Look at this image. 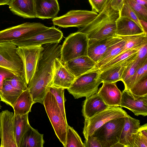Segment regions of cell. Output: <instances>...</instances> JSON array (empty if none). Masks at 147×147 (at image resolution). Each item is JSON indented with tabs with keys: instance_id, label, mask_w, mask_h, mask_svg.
<instances>
[{
	"instance_id": "obj_1",
	"label": "cell",
	"mask_w": 147,
	"mask_h": 147,
	"mask_svg": "<svg viewBox=\"0 0 147 147\" xmlns=\"http://www.w3.org/2000/svg\"><path fill=\"white\" fill-rule=\"evenodd\" d=\"M61 45L59 43L47 44L43 46L35 74L28 85L34 103L43 104L52 86L54 60L61 57Z\"/></svg>"
},
{
	"instance_id": "obj_2",
	"label": "cell",
	"mask_w": 147,
	"mask_h": 147,
	"mask_svg": "<svg viewBox=\"0 0 147 147\" xmlns=\"http://www.w3.org/2000/svg\"><path fill=\"white\" fill-rule=\"evenodd\" d=\"M111 0H107L101 11L89 24L80 28L78 31L86 34L88 39H101L115 35L116 21L119 11L113 9Z\"/></svg>"
},
{
	"instance_id": "obj_3",
	"label": "cell",
	"mask_w": 147,
	"mask_h": 147,
	"mask_svg": "<svg viewBox=\"0 0 147 147\" xmlns=\"http://www.w3.org/2000/svg\"><path fill=\"white\" fill-rule=\"evenodd\" d=\"M43 105L56 136L65 147L68 125L55 97L49 91L47 94Z\"/></svg>"
},
{
	"instance_id": "obj_4",
	"label": "cell",
	"mask_w": 147,
	"mask_h": 147,
	"mask_svg": "<svg viewBox=\"0 0 147 147\" xmlns=\"http://www.w3.org/2000/svg\"><path fill=\"white\" fill-rule=\"evenodd\" d=\"M88 40L87 35L80 32L70 34L61 46V60L65 63L78 57L87 55Z\"/></svg>"
},
{
	"instance_id": "obj_5",
	"label": "cell",
	"mask_w": 147,
	"mask_h": 147,
	"mask_svg": "<svg viewBox=\"0 0 147 147\" xmlns=\"http://www.w3.org/2000/svg\"><path fill=\"white\" fill-rule=\"evenodd\" d=\"M100 72L95 68L76 78L71 86L67 89L76 99L88 97L97 93L102 83L99 78Z\"/></svg>"
},
{
	"instance_id": "obj_6",
	"label": "cell",
	"mask_w": 147,
	"mask_h": 147,
	"mask_svg": "<svg viewBox=\"0 0 147 147\" xmlns=\"http://www.w3.org/2000/svg\"><path fill=\"white\" fill-rule=\"evenodd\" d=\"M125 117L111 119L95 131L92 136L99 140L102 147H112L119 142L125 122Z\"/></svg>"
},
{
	"instance_id": "obj_7",
	"label": "cell",
	"mask_w": 147,
	"mask_h": 147,
	"mask_svg": "<svg viewBox=\"0 0 147 147\" xmlns=\"http://www.w3.org/2000/svg\"><path fill=\"white\" fill-rule=\"evenodd\" d=\"M127 115L119 107H109L89 119H85L83 134L85 140L106 123L114 119L125 117Z\"/></svg>"
},
{
	"instance_id": "obj_8",
	"label": "cell",
	"mask_w": 147,
	"mask_h": 147,
	"mask_svg": "<svg viewBox=\"0 0 147 147\" xmlns=\"http://www.w3.org/2000/svg\"><path fill=\"white\" fill-rule=\"evenodd\" d=\"M40 23L26 22L0 31V42L31 36L49 28Z\"/></svg>"
},
{
	"instance_id": "obj_9",
	"label": "cell",
	"mask_w": 147,
	"mask_h": 147,
	"mask_svg": "<svg viewBox=\"0 0 147 147\" xmlns=\"http://www.w3.org/2000/svg\"><path fill=\"white\" fill-rule=\"evenodd\" d=\"M98 14L92 11L71 10L63 16L53 18L52 21L54 25L59 27L80 28L89 24Z\"/></svg>"
},
{
	"instance_id": "obj_10",
	"label": "cell",
	"mask_w": 147,
	"mask_h": 147,
	"mask_svg": "<svg viewBox=\"0 0 147 147\" xmlns=\"http://www.w3.org/2000/svg\"><path fill=\"white\" fill-rule=\"evenodd\" d=\"M42 45L17 47L16 52L23 65L24 76L28 85L33 77L41 52Z\"/></svg>"
},
{
	"instance_id": "obj_11",
	"label": "cell",
	"mask_w": 147,
	"mask_h": 147,
	"mask_svg": "<svg viewBox=\"0 0 147 147\" xmlns=\"http://www.w3.org/2000/svg\"><path fill=\"white\" fill-rule=\"evenodd\" d=\"M17 47L11 41L0 42V67L16 75H24L22 61L16 52Z\"/></svg>"
},
{
	"instance_id": "obj_12",
	"label": "cell",
	"mask_w": 147,
	"mask_h": 147,
	"mask_svg": "<svg viewBox=\"0 0 147 147\" xmlns=\"http://www.w3.org/2000/svg\"><path fill=\"white\" fill-rule=\"evenodd\" d=\"M63 36L61 31L53 26L31 36L11 42L17 47L42 45L47 44L59 43Z\"/></svg>"
},
{
	"instance_id": "obj_13",
	"label": "cell",
	"mask_w": 147,
	"mask_h": 147,
	"mask_svg": "<svg viewBox=\"0 0 147 147\" xmlns=\"http://www.w3.org/2000/svg\"><path fill=\"white\" fill-rule=\"evenodd\" d=\"M13 115L12 112L7 110L0 113V147H17L13 128Z\"/></svg>"
},
{
	"instance_id": "obj_14",
	"label": "cell",
	"mask_w": 147,
	"mask_h": 147,
	"mask_svg": "<svg viewBox=\"0 0 147 147\" xmlns=\"http://www.w3.org/2000/svg\"><path fill=\"white\" fill-rule=\"evenodd\" d=\"M119 107L131 111L135 115H147V95L142 96L134 95L130 91L124 89L122 92Z\"/></svg>"
},
{
	"instance_id": "obj_15",
	"label": "cell",
	"mask_w": 147,
	"mask_h": 147,
	"mask_svg": "<svg viewBox=\"0 0 147 147\" xmlns=\"http://www.w3.org/2000/svg\"><path fill=\"white\" fill-rule=\"evenodd\" d=\"M76 78L65 66L60 57L55 59L52 86L67 89L71 86Z\"/></svg>"
},
{
	"instance_id": "obj_16",
	"label": "cell",
	"mask_w": 147,
	"mask_h": 147,
	"mask_svg": "<svg viewBox=\"0 0 147 147\" xmlns=\"http://www.w3.org/2000/svg\"><path fill=\"white\" fill-rule=\"evenodd\" d=\"M122 40L117 36L101 39H89L87 55L97 63L109 47Z\"/></svg>"
},
{
	"instance_id": "obj_17",
	"label": "cell",
	"mask_w": 147,
	"mask_h": 147,
	"mask_svg": "<svg viewBox=\"0 0 147 147\" xmlns=\"http://www.w3.org/2000/svg\"><path fill=\"white\" fill-rule=\"evenodd\" d=\"M97 93L105 104L109 107H119L122 92L118 88L116 82H103Z\"/></svg>"
},
{
	"instance_id": "obj_18",
	"label": "cell",
	"mask_w": 147,
	"mask_h": 147,
	"mask_svg": "<svg viewBox=\"0 0 147 147\" xmlns=\"http://www.w3.org/2000/svg\"><path fill=\"white\" fill-rule=\"evenodd\" d=\"M96 63L88 55L82 56L64 63L76 78L95 68Z\"/></svg>"
},
{
	"instance_id": "obj_19",
	"label": "cell",
	"mask_w": 147,
	"mask_h": 147,
	"mask_svg": "<svg viewBox=\"0 0 147 147\" xmlns=\"http://www.w3.org/2000/svg\"><path fill=\"white\" fill-rule=\"evenodd\" d=\"M36 18L42 20L56 17L59 11L57 0H34Z\"/></svg>"
},
{
	"instance_id": "obj_20",
	"label": "cell",
	"mask_w": 147,
	"mask_h": 147,
	"mask_svg": "<svg viewBox=\"0 0 147 147\" xmlns=\"http://www.w3.org/2000/svg\"><path fill=\"white\" fill-rule=\"evenodd\" d=\"M86 98L82 109L85 119H89L109 107L105 104L97 93Z\"/></svg>"
},
{
	"instance_id": "obj_21",
	"label": "cell",
	"mask_w": 147,
	"mask_h": 147,
	"mask_svg": "<svg viewBox=\"0 0 147 147\" xmlns=\"http://www.w3.org/2000/svg\"><path fill=\"white\" fill-rule=\"evenodd\" d=\"M8 5L16 15L24 18H36L34 0H10Z\"/></svg>"
},
{
	"instance_id": "obj_22",
	"label": "cell",
	"mask_w": 147,
	"mask_h": 147,
	"mask_svg": "<svg viewBox=\"0 0 147 147\" xmlns=\"http://www.w3.org/2000/svg\"><path fill=\"white\" fill-rule=\"evenodd\" d=\"M139 120L128 115L125 117V122L119 142L125 147H133L132 135L136 133L141 126Z\"/></svg>"
},
{
	"instance_id": "obj_23",
	"label": "cell",
	"mask_w": 147,
	"mask_h": 147,
	"mask_svg": "<svg viewBox=\"0 0 147 147\" xmlns=\"http://www.w3.org/2000/svg\"><path fill=\"white\" fill-rule=\"evenodd\" d=\"M144 33L143 30L135 22L127 17L119 16L116 21V36H129Z\"/></svg>"
},
{
	"instance_id": "obj_24",
	"label": "cell",
	"mask_w": 147,
	"mask_h": 147,
	"mask_svg": "<svg viewBox=\"0 0 147 147\" xmlns=\"http://www.w3.org/2000/svg\"><path fill=\"white\" fill-rule=\"evenodd\" d=\"M28 115V113L22 115L14 114L13 123L14 136L17 147H20L23 137L30 126Z\"/></svg>"
},
{
	"instance_id": "obj_25",
	"label": "cell",
	"mask_w": 147,
	"mask_h": 147,
	"mask_svg": "<svg viewBox=\"0 0 147 147\" xmlns=\"http://www.w3.org/2000/svg\"><path fill=\"white\" fill-rule=\"evenodd\" d=\"M34 103L28 88L21 93L15 102L12 107L14 114L22 115L29 113L31 112L32 107Z\"/></svg>"
},
{
	"instance_id": "obj_26",
	"label": "cell",
	"mask_w": 147,
	"mask_h": 147,
	"mask_svg": "<svg viewBox=\"0 0 147 147\" xmlns=\"http://www.w3.org/2000/svg\"><path fill=\"white\" fill-rule=\"evenodd\" d=\"M43 135L30 126L22 138L20 147H43Z\"/></svg>"
},
{
	"instance_id": "obj_27",
	"label": "cell",
	"mask_w": 147,
	"mask_h": 147,
	"mask_svg": "<svg viewBox=\"0 0 147 147\" xmlns=\"http://www.w3.org/2000/svg\"><path fill=\"white\" fill-rule=\"evenodd\" d=\"M22 92L13 87L8 79H6L3 82L2 90L0 91L1 101L12 107Z\"/></svg>"
},
{
	"instance_id": "obj_28",
	"label": "cell",
	"mask_w": 147,
	"mask_h": 147,
	"mask_svg": "<svg viewBox=\"0 0 147 147\" xmlns=\"http://www.w3.org/2000/svg\"><path fill=\"white\" fill-rule=\"evenodd\" d=\"M126 66L121 65L113 67L100 72L99 78L103 82H117L122 81L121 77Z\"/></svg>"
},
{
	"instance_id": "obj_29",
	"label": "cell",
	"mask_w": 147,
	"mask_h": 147,
	"mask_svg": "<svg viewBox=\"0 0 147 147\" xmlns=\"http://www.w3.org/2000/svg\"><path fill=\"white\" fill-rule=\"evenodd\" d=\"M118 36L124 40L125 42L121 53L130 49H139L142 46L147 43V34L145 33Z\"/></svg>"
},
{
	"instance_id": "obj_30",
	"label": "cell",
	"mask_w": 147,
	"mask_h": 147,
	"mask_svg": "<svg viewBox=\"0 0 147 147\" xmlns=\"http://www.w3.org/2000/svg\"><path fill=\"white\" fill-rule=\"evenodd\" d=\"M125 42L122 40L109 47L98 61L96 63L95 69H98L115 57L120 54Z\"/></svg>"
},
{
	"instance_id": "obj_31",
	"label": "cell",
	"mask_w": 147,
	"mask_h": 147,
	"mask_svg": "<svg viewBox=\"0 0 147 147\" xmlns=\"http://www.w3.org/2000/svg\"><path fill=\"white\" fill-rule=\"evenodd\" d=\"M147 76V60L137 69L133 75L124 84L125 89L129 90L145 77Z\"/></svg>"
},
{
	"instance_id": "obj_32",
	"label": "cell",
	"mask_w": 147,
	"mask_h": 147,
	"mask_svg": "<svg viewBox=\"0 0 147 147\" xmlns=\"http://www.w3.org/2000/svg\"><path fill=\"white\" fill-rule=\"evenodd\" d=\"M65 147H85L84 143L77 133L68 125Z\"/></svg>"
},
{
	"instance_id": "obj_33",
	"label": "cell",
	"mask_w": 147,
	"mask_h": 147,
	"mask_svg": "<svg viewBox=\"0 0 147 147\" xmlns=\"http://www.w3.org/2000/svg\"><path fill=\"white\" fill-rule=\"evenodd\" d=\"M139 49L128 50L115 57L108 62L98 69L100 72L105 70L111 66L125 60L137 52Z\"/></svg>"
},
{
	"instance_id": "obj_34",
	"label": "cell",
	"mask_w": 147,
	"mask_h": 147,
	"mask_svg": "<svg viewBox=\"0 0 147 147\" xmlns=\"http://www.w3.org/2000/svg\"><path fill=\"white\" fill-rule=\"evenodd\" d=\"M146 60H147L143 61L136 57L134 60L125 67L121 77L122 81L123 84L133 75Z\"/></svg>"
},
{
	"instance_id": "obj_35",
	"label": "cell",
	"mask_w": 147,
	"mask_h": 147,
	"mask_svg": "<svg viewBox=\"0 0 147 147\" xmlns=\"http://www.w3.org/2000/svg\"><path fill=\"white\" fill-rule=\"evenodd\" d=\"M64 90L63 88L51 86L49 91L55 97L64 119L67 120L64 105Z\"/></svg>"
},
{
	"instance_id": "obj_36",
	"label": "cell",
	"mask_w": 147,
	"mask_h": 147,
	"mask_svg": "<svg viewBox=\"0 0 147 147\" xmlns=\"http://www.w3.org/2000/svg\"><path fill=\"white\" fill-rule=\"evenodd\" d=\"M124 3L129 6L137 15L138 18L147 20V7L132 0H124Z\"/></svg>"
},
{
	"instance_id": "obj_37",
	"label": "cell",
	"mask_w": 147,
	"mask_h": 147,
	"mask_svg": "<svg viewBox=\"0 0 147 147\" xmlns=\"http://www.w3.org/2000/svg\"><path fill=\"white\" fill-rule=\"evenodd\" d=\"M134 96H142L147 95V76L139 81L129 90Z\"/></svg>"
},
{
	"instance_id": "obj_38",
	"label": "cell",
	"mask_w": 147,
	"mask_h": 147,
	"mask_svg": "<svg viewBox=\"0 0 147 147\" xmlns=\"http://www.w3.org/2000/svg\"><path fill=\"white\" fill-rule=\"evenodd\" d=\"M8 79L11 85L15 88L22 91L28 89V84L24 74H15L12 78Z\"/></svg>"
},
{
	"instance_id": "obj_39",
	"label": "cell",
	"mask_w": 147,
	"mask_h": 147,
	"mask_svg": "<svg viewBox=\"0 0 147 147\" xmlns=\"http://www.w3.org/2000/svg\"><path fill=\"white\" fill-rule=\"evenodd\" d=\"M119 16L127 17L132 20L142 29L137 15L127 4L124 3L121 10L119 11Z\"/></svg>"
},
{
	"instance_id": "obj_40",
	"label": "cell",
	"mask_w": 147,
	"mask_h": 147,
	"mask_svg": "<svg viewBox=\"0 0 147 147\" xmlns=\"http://www.w3.org/2000/svg\"><path fill=\"white\" fill-rule=\"evenodd\" d=\"M133 147H147V137L139 131L132 135Z\"/></svg>"
},
{
	"instance_id": "obj_41",
	"label": "cell",
	"mask_w": 147,
	"mask_h": 147,
	"mask_svg": "<svg viewBox=\"0 0 147 147\" xmlns=\"http://www.w3.org/2000/svg\"><path fill=\"white\" fill-rule=\"evenodd\" d=\"M15 74L12 71L0 67V91L2 90L4 81L12 78Z\"/></svg>"
},
{
	"instance_id": "obj_42",
	"label": "cell",
	"mask_w": 147,
	"mask_h": 147,
	"mask_svg": "<svg viewBox=\"0 0 147 147\" xmlns=\"http://www.w3.org/2000/svg\"><path fill=\"white\" fill-rule=\"evenodd\" d=\"M92 7V11L99 13L102 10L107 0H88Z\"/></svg>"
},
{
	"instance_id": "obj_43",
	"label": "cell",
	"mask_w": 147,
	"mask_h": 147,
	"mask_svg": "<svg viewBox=\"0 0 147 147\" xmlns=\"http://www.w3.org/2000/svg\"><path fill=\"white\" fill-rule=\"evenodd\" d=\"M84 144L85 147H102L99 140L92 135L85 140Z\"/></svg>"
},
{
	"instance_id": "obj_44",
	"label": "cell",
	"mask_w": 147,
	"mask_h": 147,
	"mask_svg": "<svg viewBox=\"0 0 147 147\" xmlns=\"http://www.w3.org/2000/svg\"><path fill=\"white\" fill-rule=\"evenodd\" d=\"M137 57L143 61L147 60V43L144 45L139 49Z\"/></svg>"
},
{
	"instance_id": "obj_45",
	"label": "cell",
	"mask_w": 147,
	"mask_h": 147,
	"mask_svg": "<svg viewBox=\"0 0 147 147\" xmlns=\"http://www.w3.org/2000/svg\"><path fill=\"white\" fill-rule=\"evenodd\" d=\"M124 0H111L110 5L114 10L120 11L124 4Z\"/></svg>"
},
{
	"instance_id": "obj_46",
	"label": "cell",
	"mask_w": 147,
	"mask_h": 147,
	"mask_svg": "<svg viewBox=\"0 0 147 147\" xmlns=\"http://www.w3.org/2000/svg\"><path fill=\"white\" fill-rule=\"evenodd\" d=\"M138 19L143 30L147 34V20L141 18Z\"/></svg>"
},
{
	"instance_id": "obj_47",
	"label": "cell",
	"mask_w": 147,
	"mask_h": 147,
	"mask_svg": "<svg viewBox=\"0 0 147 147\" xmlns=\"http://www.w3.org/2000/svg\"><path fill=\"white\" fill-rule=\"evenodd\" d=\"M139 131L142 134L147 137V123L140 126L139 128Z\"/></svg>"
},
{
	"instance_id": "obj_48",
	"label": "cell",
	"mask_w": 147,
	"mask_h": 147,
	"mask_svg": "<svg viewBox=\"0 0 147 147\" xmlns=\"http://www.w3.org/2000/svg\"><path fill=\"white\" fill-rule=\"evenodd\" d=\"M134 1L147 7V0H132Z\"/></svg>"
},
{
	"instance_id": "obj_49",
	"label": "cell",
	"mask_w": 147,
	"mask_h": 147,
	"mask_svg": "<svg viewBox=\"0 0 147 147\" xmlns=\"http://www.w3.org/2000/svg\"><path fill=\"white\" fill-rule=\"evenodd\" d=\"M112 147H125V146L120 143L119 142H118L113 145Z\"/></svg>"
},
{
	"instance_id": "obj_50",
	"label": "cell",
	"mask_w": 147,
	"mask_h": 147,
	"mask_svg": "<svg viewBox=\"0 0 147 147\" xmlns=\"http://www.w3.org/2000/svg\"><path fill=\"white\" fill-rule=\"evenodd\" d=\"M10 0H0V5H8Z\"/></svg>"
},
{
	"instance_id": "obj_51",
	"label": "cell",
	"mask_w": 147,
	"mask_h": 147,
	"mask_svg": "<svg viewBox=\"0 0 147 147\" xmlns=\"http://www.w3.org/2000/svg\"><path fill=\"white\" fill-rule=\"evenodd\" d=\"M1 98L0 97V109H1V108L2 107V106H1Z\"/></svg>"
}]
</instances>
